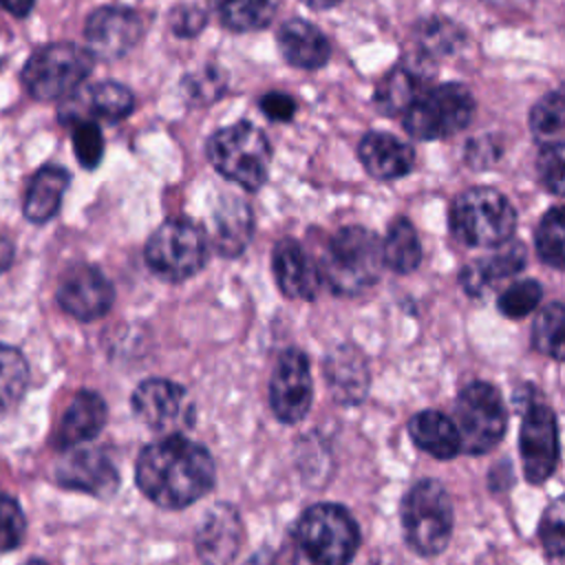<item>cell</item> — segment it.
Wrapping results in <instances>:
<instances>
[{
    "mask_svg": "<svg viewBox=\"0 0 565 565\" xmlns=\"http://www.w3.org/2000/svg\"><path fill=\"white\" fill-rule=\"evenodd\" d=\"M135 481L154 505L183 510L214 488L216 466L205 446L183 435H163L139 452Z\"/></svg>",
    "mask_w": 565,
    "mask_h": 565,
    "instance_id": "cell-1",
    "label": "cell"
},
{
    "mask_svg": "<svg viewBox=\"0 0 565 565\" xmlns=\"http://www.w3.org/2000/svg\"><path fill=\"white\" fill-rule=\"evenodd\" d=\"M291 543L300 565H349L360 547V527L344 505L313 503L296 521Z\"/></svg>",
    "mask_w": 565,
    "mask_h": 565,
    "instance_id": "cell-2",
    "label": "cell"
},
{
    "mask_svg": "<svg viewBox=\"0 0 565 565\" xmlns=\"http://www.w3.org/2000/svg\"><path fill=\"white\" fill-rule=\"evenodd\" d=\"M382 243L362 225L338 230L318 265L333 294L355 296L371 289L382 274Z\"/></svg>",
    "mask_w": 565,
    "mask_h": 565,
    "instance_id": "cell-3",
    "label": "cell"
},
{
    "mask_svg": "<svg viewBox=\"0 0 565 565\" xmlns=\"http://www.w3.org/2000/svg\"><path fill=\"white\" fill-rule=\"evenodd\" d=\"M399 521L406 545L419 556H437L446 550L455 512L446 486L437 479H419L402 499Z\"/></svg>",
    "mask_w": 565,
    "mask_h": 565,
    "instance_id": "cell-4",
    "label": "cell"
},
{
    "mask_svg": "<svg viewBox=\"0 0 565 565\" xmlns=\"http://www.w3.org/2000/svg\"><path fill=\"white\" fill-rule=\"evenodd\" d=\"M207 159L227 181L256 192L269 174L271 146L252 121L218 128L207 141Z\"/></svg>",
    "mask_w": 565,
    "mask_h": 565,
    "instance_id": "cell-5",
    "label": "cell"
},
{
    "mask_svg": "<svg viewBox=\"0 0 565 565\" xmlns=\"http://www.w3.org/2000/svg\"><path fill=\"white\" fill-rule=\"evenodd\" d=\"M450 227L455 238L468 247H499L514 234L516 210L494 188H468L452 203Z\"/></svg>",
    "mask_w": 565,
    "mask_h": 565,
    "instance_id": "cell-6",
    "label": "cell"
},
{
    "mask_svg": "<svg viewBox=\"0 0 565 565\" xmlns=\"http://www.w3.org/2000/svg\"><path fill=\"white\" fill-rule=\"evenodd\" d=\"M93 55L73 42L46 44L26 60L22 84L35 99H66L84 86L93 71Z\"/></svg>",
    "mask_w": 565,
    "mask_h": 565,
    "instance_id": "cell-7",
    "label": "cell"
},
{
    "mask_svg": "<svg viewBox=\"0 0 565 565\" xmlns=\"http://www.w3.org/2000/svg\"><path fill=\"white\" fill-rule=\"evenodd\" d=\"M452 424L459 433L461 452L486 455L505 435L508 413L503 397L490 382H470L461 388L452 408Z\"/></svg>",
    "mask_w": 565,
    "mask_h": 565,
    "instance_id": "cell-8",
    "label": "cell"
},
{
    "mask_svg": "<svg viewBox=\"0 0 565 565\" xmlns=\"http://www.w3.org/2000/svg\"><path fill=\"white\" fill-rule=\"evenodd\" d=\"M146 265L168 282H181L199 274L207 260L205 232L188 218H168L148 238Z\"/></svg>",
    "mask_w": 565,
    "mask_h": 565,
    "instance_id": "cell-9",
    "label": "cell"
},
{
    "mask_svg": "<svg viewBox=\"0 0 565 565\" xmlns=\"http://www.w3.org/2000/svg\"><path fill=\"white\" fill-rule=\"evenodd\" d=\"M472 93L457 82L428 86L404 113V128L411 137L433 141L463 130L475 117Z\"/></svg>",
    "mask_w": 565,
    "mask_h": 565,
    "instance_id": "cell-10",
    "label": "cell"
},
{
    "mask_svg": "<svg viewBox=\"0 0 565 565\" xmlns=\"http://www.w3.org/2000/svg\"><path fill=\"white\" fill-rule=\"evenodd\" d=\"M132 413L154 433L181 435L194 424V404L188 391L166 377H148L132 393Z\"/></svg>",
    "mask_w": 565,
    "mask_h": 565,
    "instance_id": "cell-11",
    "label": "cell"
},
{
    "mask_svg": "<svg viewBox=\"0 0 565 565\" xmlns=\"http://www.w3.org/2000/svg\"><path fill=\"white\" fill-rule=\"evenodd\" d=\"M519 452L523 475L534 486L547 481L558 466L561 448L556 415L547 404L530 399V391L527 402L523 406V419L519 430Z\"/></svg>",
    "mask_w": 565,
    "mask_h": 565,
    "instance_id": "cell-12",
    "label": "cell"
},
{
    "mask_svg": "<svg viewBox=\"0 0 565 565\" xmlns=\"http://www.w3.org/2000/svg\"><path fill=\"white\" fill-rule=\"evenodd\" d=\"M313 399L309 358L298 349L280 353L269 380V406L278 422L298 424L307 417Z\"/></svg>",
    "mask_w": 565,
    "mask_h": 565,
    "instance_id": "cell-13",
    "label": "cell"
},
{
    "mask_svg": "<svg viewBox=\"0 0 565 565\" xmlns=\"http://www.w3.org/2000/svg\"><path fill=\"white\" fill-rule=\"evenodd\" d=\"M143 35V22L128 7H99L84 26L86 51L93 60L115 62L128 55Z\"/></svg>",
    "mask_w": 565,
    "mask_h": 565,
    "instance_id": "cell-14",
    "label": "cell"
},
{
    "mask_svg": "<svg viewBox=\"0 0 565 565\" xmlns=\"http://www.w3.org/2000/svg\"><path fill=\"white\" fill-rule=\"evenodd\" d=\"M115 302L110 280L93 265L71 267L57 287V305L79 322H90L108 313Z\"/></svg>",
    "mask_w": 565,
    "mask_h": 565,
    "instance_id": "cell-15",
    "label": "cell"
},
{
    "mask_svg": "<svg viewBox=\"0 0 565 565\" xmlns=\"http://www.w3.org/2000/svg\"><path fill=\"white\" fill-rule=\"evenodd\" d=\"M243 521L234 505L214 503L194 530V550L203 565H232L243 545Z\"/></svg>",
    "mask_w": 565,
    "mask_h": 565,
    "instance_id": "cell-16",
    "label": "cell"
},
{
    "mask_svg": "<svg viewBox=\"0 0 565 565\" xmlns=\"http://www.w3.org/2000/svg\"><path fill=\"white\" fill-rule=\"evenodd\" d=\"M55 479L68 490H79L99 499H108L119 488V472L115 463L97 448H68L57 461Z\"/></svg>",
    "mask_w": 565,
    "mask_h": 565,
    "instance_id": "cell-17",
    "label": "cell"
},
{
    "mask_svg": "<svg viewBox=\"0 0 565 565\" xmlns=\"http://www.w3.org/2000/svg\"><path fill=\"white\" fill-rule=\"evenodd\" d=\"M60 121L77 124V121H119L126 119L135 108V95L119 82H97L90 86L77 88L73 95L62 99Z\"/></svg>",
    "mask_w": 565,
    "mask_h": 565,
    "instance_id": "cell-18",
    "label": "cell"
},
{
    "mask_svg": "<svg viewBox=\"0 0 565 565\" xmlns=\"http://www.w3.org/2000/svg\"><path fill=\"white\" fill-rule=\"evenodd\" d=\"M430 77L433 64L408 53L377 84L373 95L375 108L388 117L404 115L415 104V99L428 88Z\"/></svg>",
    "mask_w": 565,
    "mask_h": 565,
    "instance_id": "cell-19",
    "label": "cell"
},
{
    "mask_svg": "<svg viewBox=\"0 0 565 565\" xmlns=\"http://www.w3.org/2000/svg\"><path fill=\"white\" fill-rule=\"evenodd\" d=\"M252 232L254 216L249 205L236 194H223L210 214L207 245L225 258H236L249 245Z\"/></svg>",
    "mask_w": 565,
    "mask_h": 565,
    "instance_id": "cell-20",
    "label": "cell"
},
{
    "mask_svg": "<svg viewBox=\"0 0 565 565\" xmlns=\"http://www.w3.org/2000/svg\"><path fill=\"white\" fill-rule=\"evenodd\" d=\"M271 269L278 289L294 300H313L320 289V269L294 238H280L274 245Z\"/></svg>",
    "mask_w": 565,
    "mask_h": 565,
    "instance_id": "cell-21",
    "label": "cell"
},
{
    "mask_svg": "<svg viewBox=\"0 0 565 565\" xmlns=\"http://www.w3.org/2000/svg\"><path fill=\"white\" fill-rule=\"evenodd\" d=\"M527 263V249L521 241L510 238L503 245L494 247V252L486 254V258L468 263L459 271V285L468 296H483L488 287L494 282L510 278L523 271Z\"/></svg>",
    "mask_w": 565,
    "mask_h": 565,
    "instance_id": "cell-22",
    "label": "cell"
},
{
    "mask_svg": "<svg viewBox=\"0 0 565 565\" xmlns=\"http://www.w3.org/2000/svg\"><path fill=\"white\" fill-rule=\"evenodd\" d=\"M360 163L366 174L377 181H395L406 177L413 170L415 152L413 148L388 132H366L358 146Z\"/></svg>",
    "mask_w": 565,
    "mask_h": 565,
    "instance_id": "cell-23",
    "label": "cell"
},
{
    "mask_svg": "<svg viewBox=\"0 0 565 565\" xmlns=\"http://www.w3.org/2000/svg\"><path fill=\"white\" fill-rule=\"evenodd\" d=\"M278 51L287 64L305 71L320 68L331 57V44L327 35L307 20L291 18L276 31Z\"/></svg>",
    "mask_w": 565,
    "mask_h": 565,
    "instance_id": "cell-24",
    "label": "cell"
},
{
    "mask_svg": "<svg viewBox=\"0 0 565 565\" xmlns=\"http://www.w3.org/2000/svg\"><path fill=\"white\" fill-rule=\"evenodd\" d=\"M106 402L95 391H77L71 399L66 413L62 415L60 428L55 433V444L64 450L82 446L97 437L106 424Z\"/></svg>",
    "mask_w": 565,
    "mask_h": 565,
    "instance_id": "cell-25",
    "label": "cell"
},
{
    "mask_svg": "<svg viewBox=\"0 0 565 565\" xmlns=\"http://www.w3.org/2000/svg\"><path fill=\"white\" fill-rule=\"evenodd\" d=\"M327 382L338 402L358 404L369 391V369L364 355L355 347H338L324 364Z\"/></svg>",
    "mask_w": 565,
    "mask_h": 565,
    "instance_id": "cell-26",
    "label": "cell"
},
{
    "mask_svg": "<svg viewBox=\"0 0 565 565\" xmlns=\"http://www.w3.org/2000/svg\"><path fill=\"white\" fill-rule=\"evenodd\" d=\"M408 435L413 444L435 459L448 461L461 452L459 433L448 415L441 411H419L408 419Z\"/></svg>",
    "mask_w": 565,
    "mask_h": 565,
    "instance_id": "cell-27",
    "label": "cell"
},
{
    "mask_svg": "<svg viewBox=\"0 0 565 565\" xmlns=\"http://www.w3.org/2000/svg\"><path fill=\"white\" fill-rule=\"evenodd\" d=\"M71 174L60 166H42L29 181L22 214L31 223H46L60 210Z\"/></svg>",
    "mask_w": 565,
    "mask_h": 565,
    "instance_id": "cell-28",
    "label": "cell"
},
{
    "mask_svg": "<svg viewBox=\"0 0 565 565\" xmlns=\"http://www.w3.org/2000/svg\"><path fill=\"white\" fill-rule=\"evenodd\" d=\"M466 35L459 24L450 22L448 18H428L419 22L413 31V51L411 55L435 64V60L446 57L463 44Z\"/></svg>",
    "mask_w": 565,
    "mask_h": 565,
    "instance_id": "cell-29",
    "label": "cell"
},
{
    "mask_svg": "<svg viewBox=\"0 0 565 565\" xmlns=\"http://www.w3.org/2000/svg\"><path fill=\"white\" fill-rule=\"evenodd\" d=\"M422 243L415 225L406 216H397L382 243V263L395 274H411L422 265Z\"/></svg>",
    "mask_w": 565,
    "mask_h": 565,
    "instance_id": "cell-30",
    "label": "cell"
},
{
    "mask_svg": "<svg viewBox=\"0 0 565 565\" xmlns=\"http://www.w3.org/2000/svg\"><path fill=\"white\" fill-rule=\"evenodd\" d=\"M210 7L225 29L258 31L274 20L278 0H210Z\"/></svg>",
    "mask_w": 565,
    "mask_h": 565,
    "instance_id": "cell-31",
    "label": "cell"
},
{
    "mask_svg": "<svg viewBox=\"0 0 565 565\" xmlns=\"http://www.w3.org/2000/svg\"><path fill=\"white\" fill-rule=\"evenodd\" d=\"M527 126L534 135V139L541 146L563 143L565 132V106H563V93L556 88L547 95H543L530 110Z\"/></svg>",
    "mask_w": 565,
    "mask_h": 565,
    "instance_id": "cell-32",
    "label": "cell"
},
{
    "mask_svg": "<svg viewBox=\"0 0 565 565\" xmlns=\"http://www.w3.org/2000/svg\"><path fill=\"white\" fill-rule=\"evenodd\" d=\"M563 327H565V309L563 302L554 300L543 307L532 324V347L561 362L563 360Z\"/></svg>",
    "mask_w": 565,
    "mask_h": 565,
    "instance_id": "cell-33",
    "label": "cell"
},
{
    "mask_svg": "<svg viewBox=\"0 0 565 565\" xmlns=\"http://www.w3.org/2000/svg\"><path fill=\"white\" fill-rule=\"evenodd\" d=\"M29 364L24 355L9 344H0V413L9 411L24 393Z\"/></svg>",
    "mask_w": 565,
    "mask_h": 565,
    "instance_id": "cell-34",
    "label": "cell"
},
{
    "mask_svg": "<svg viewBox=\"0 0 565 565\" xmlns=\"http://www.w3.org/2000/svg\"><path fill=\"white\" fill-rule=\"evenodd\" d=\"M563 207L554 205L552 210H547L536 227L534 234V245H536V254L541 256V260L545 265H550L552 269L561 271L563 269V258H565V249H563Z\"/></svg>",
    "mask_w": 565,
    "mask_h": 565,
    "instance_id": "cell-35",
    "label": "cell"
},
{
    "mask_svg": "<svg viewBox=\"0 0 565 565\" xmlns=\"http://www.w3.org/2000/svg\"><path fill=\"white\" fill-rule=\"evenodd\" d=\"M225 88H227V75L216 64H205V66L196 68L194 73L185 75V79H183L185 99L194 106H207V104L221 99Z\"/></svg>",
    "mask_w": 565,
    "mask_h": 565,
    "instance_id": "cell-36",
    "label": "cell"
},
{
    "mask_svg": "<svg viewBox=\"0 0 565 565\" xmlns=\"http://www.w3.org/2000/svg\"><path fill=\"white\" fill-rule=\"evenodd\" d=\"M541 298H543L541 282H536L532 278H523V280L512 282L505 291H501L497 305L505 318L519 320V318L530 316L539 307Z\"/></svg>",
    "mask_w": 565,
    "mask_h": 565,
    "instance_id": "cell-37",
    "label": "cell"
},
{
    "mask_svg": "<svg viewBox=\"0 0 565 565\" xmlns=\"http://www.w3.org/2000/svg\"><path fill=\"white\" fill-rule=\"evenodd\" d=\"M73 150L82 168L95 170L104 157V135L97 121H77L73 124Z\"/></svg>",
    "mask_w": 565,
    "mask_h": 565,
    "instance_id": "cell-38",
    "label": "cell"
},
{
    "mask_svg": "<svg viewBox=\"0 0 565 565\" xmlns=\"http://www.w3.org/2000/svg\"><path fill=\"white\" fill-rule=\"evenodd\" d=\"M565 510L563 497H556L543 512L539 523V539L550 558H561L565 552Z\"/></svg>",
    "mask_w": 565,
    "mask_h": 565,
    "instance_id": "cell-39",
    "label": "cell"
},
{
    "mask_svg": "<svg viewBox=\"0 0 565 565\" xmlns=\"http://www.w3.org/2000/svg\"><path fill=\"white\" fill-rule=\"evenodd\" d=\"M563 168H565V146L563 143H552V146H541L539 159H536V172L541 185L550 192L561 196L563 192Z\"/></svg>",
    "mask_w": 565,
    "mask_h": 565,
    "instance_id": "cell-40",
    "label": "cell"
},
{
    "mask_svg": "<svg viewBox=\"0 0 565 565\" xmlns=\"http://www.w3.org/2000/svg\"><path fill=\"white\" fill-rule=\"evenodd\" d=\"M26 532L24 514L15 499L0 494V552L15 550Z\"/></svg>",
    "mask_w": 565,
    "mask_h": 565,
    "instance_id": "cell-41",
    "label": "cell"
},
{
    "mask_svg": "<svg viewBox=\"0 0 565 565\" xmlns=\"http://www.w3.org/2000/svg\"><path fill=\"white\" fill-rule=\"evenodd\" d=\"M207 22V13L196 4H181L174 7L170 13V29L179 38H194L203 31Z\"/></svg>",
    "mask_w": 565,
    "mask_h": 565,
    "instance_id": "cell-42",
    "label": "cell"
},
{
    "mask_svg": "<svg viewBox=\"0 0 565 565\" xmlns=\"http://www.w3.org/2000/svg\"><path fill=\"white\" fill-rule=\"evenodd\" d=\"M258 108L271 121H291L296 115V102L287 93L271 90L258 99Z\"/></svg>",
    "mask_w": 565,
    "mask_h": 565,
    "instance_id": "cell-43",
    "label": "cell"
},
{
    "mask_svg": "<svg viewBox=\"0 0 565 565\" xmlns=\"http://www.w3.org/2000/svg\"><path fill=\"white\" fill-rule=\"evenodd\" d=\"M501 154V146H497L494 137H481V139H472L466 148V161L475 168H483L490 166L499 159Z\"/></svg>",
    "mask_w": 565,
    "mask_h": 565,
    "instance_id": "cell-44",
    "label": "cell"
},
{
    "mask_svg": "<svg viewBox=\"0 0 565 565\" xmlns=\"http://www.w3.org/2000/svg\"><path fill=\"white\" fill-rule=\"evenodd\" d=\"M33 2L35 0H0V7L15 18H24L33 9Z\"/></svg>",
    "mask_w": 565,
    "mask_h": 565,
    "instance_id": "cell-45",
    "label": "cell"
},
{
    "mask_svg": "<svg viewBox=\"0 0 565 565\" xmlns=\"http://www.w3.org/2000/svg\"><path fill=\"white\" fill-rule=\"evenodd\" d=\"M13 256H15V247H13L11 238L0 236V274L13 265Z\"/></svg>",
    "mask_w": 565,
    "mask_h": 565,
    "instance_id": "cell-46",
    "label": "cell"
},
{
    "mask_svg": "<svg viewBox=\"0 0 565 565\" xmlns=\"http://www.w3.org/2000/svg\"><path fill=\"white\" fill-rule=\"evenodd\" d=\"M245 565H278V561H276V554L271 550L263 547L254 556H249V561Z\"/></svg>",
    "mask_w": 565,
    "mask_h": 565,
    "instance_id": "cell-47",
    "label": "cell"
},
{
    "mask_svg": "<svg viewBox=\"0 0 565 565\" xmlns=\"http://www.w3.org/2000/svg\"><path fill=\"white\" fill-rule=\"evenodd\" d=\"M302 4H307L309 9H318V11H327L333 9L335 4H340L342 0H300Z\"/></svg>",
    "mask_w": 565,
    "mask_h": 565,
    "instance_id": "cell-48",
    "label": "cell"
},
{
    "mask_svg": "<svg viewBox=\"0 0 565 565\" xmlns=\"http://www.w3.org/2000/svg\"><path fill=\"white\" fill-rule=\"evenodd\" d=\"M492 7H499V9H516V7H525L530 4V0H483Z\"/></svg>",
    "mask_w": 565,
    "mask_h": 565,
    "instance_id": "cell-49",
    "label": "cell"
},
{
    "mask_svg": "<svg viewBox=\"0 0 565 565\" xmlns=\"http://www.w3.org/2000/svg\"><path fill=\"white\" fill-rule=\"evenodd\" d=\"M24 565H46L44 561H40V558H31V561H26Z\"/></svg>",
    "mask_w": 565,
    "mask_h": 565,
    "instance_id": "cell-50",
    "label": "cell"
}]
</instances>
